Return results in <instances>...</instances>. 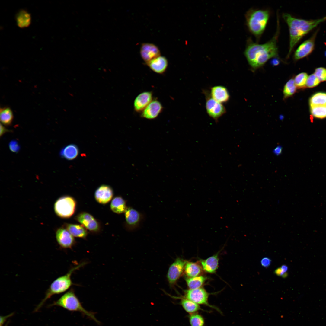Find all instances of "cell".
I'll list each match as a JSON object with an SVG mask.
<instances>
[{"label":"cell","mask_w":326,"mask_h":326,"mask_svg":"<svg viewBox=\"0 0 326 326\" xmlns=\"http://www.w3.org/2000/svg\"><path fill=\"white\" fill-rule=\"evenodd\" d=\"M276 58H275V59H274L273 60V61H272V63L273 65H278V64L279 63V61L278 60V59H276Z\"/></svg>","instance_id":"7bdbcfd3"},{"label":"cell","mask_w":326,"mask_h":326,"mask_svg":"<svg viewBox=\"0 0 326 326\" xmlns=\"http://www.w3.org/2000/svg\"><path fill=\"white\" fill-rule=\"evenodd\" d=\"M308 77L307 74L305 72L301 73L297 75L294 79L297 88L300 89L305 87Z\"/></svg>","instance_id":"d6a6232c"},{"label":"cell","mask_w":326,"mask_h":326,"mask_svg":"<svg viewBox=\"0 0 326 326\" xmlns=\"http://www.w3.org/2000/svg\"><path fill=\"white\" fill-rule=\"evenodd\" d=\"M283 18L288 26L289 32V48L287 58L289 57L295 46L304 36L326 20V17L307 20L295 18L287 13H283Z\"/></svg>","instance_id":"7a4b0ae2"},{"label":"cell","mask_w":326,"mask_h":326,"mask_svg":"<svg viewBox=\"0 0 326 326\" xmlns=\"http://www.w3.org/2000/svg\"><path fill=\"white\" fill-rule=\"evenodd\" d=\"M10 150L13 152L17 153L20 149V146L18 142L16 140H12L9 144Z\"/></svg>","instance_id":"d590c367"},{"label":"cell","mask_w":326,"mask_h":326,"mask_svg":"<svg viewBox=\"0 0 326 326\" xmlns=\"http://www.w3.org/2000/svg\"><path fill=\"white\" fill-rule=\"evenodd\" d=\"M85 264V262H82L72 267L66 274L55 279L50 286L46 292L44 298L35 308L34 312L38 311L45 302L53 296L62 293L68 290L73 284L71 278L72 273Z\"/></svg>","instance_id":"277c9868"},{"label":"cell","mask_w":326,"mask_h":326,"mask_svg":"<svg viewBox=\"0 0 326 326\" xmlns=\"http://www.w3.org/2000/svg\"><path fill=\"white\" fill-rule=\"evenodd\" d=\"M311 113L315 118L323 119L326 117V106L310 107Z\"/></svg>","instance_id":"1f68e13d"},{"label":"cell","mask_w":326,"mask_h":326,"mask_svg":"<svg viewBox=\"0 0 326 326\" xmlns=\"http://www.w3.org/2000/svg\"><path fill=\"white\" fill-rule=\"evenodd\" d=\"M184 298L189 299L200 305H205L213 309L221 314L222 312L216 306L210 304L208 299L210 293L208 292L203 288L195 289H188L184 290Z\"/></svg>","instance_id":"52a82bcc"},{"label":"cell","mask_w":326,"mask_h":326,"mask_svg":"<svg viewBox=\"0 0 326 326\" xmlns=\"http://www.w3.org/2000/svg\"><path fill=\"white\" fill-rule=\"evenodd\" d=\"M203 270L200 264L196 262L187 261L184 269V272L187 277L189 278L201 275Z\"/></svg>","instance_id":"603a6c76"},{"label":"cell","mask_w":326,"mask_h":326,"mask_svg":"<svg viewBox=\"0 0 326 326\" xmlns=\"http://www.w3.org/2000/svg\"><path fill=\"white\" fill-rule=\"evenodd\" d=\"M10 132L9 130L8 129L1 123L0 124V136H3L5 133Z\"/></svg>","instance_id":"f35d334b"},{"label":"cell","mask_w":326,"mask_h":326,"mask_svg":"<svg viewBox=\"0 0 326 326\" xmlns=\"http://www.w3.org/2000/svg\"><path fill=\"white\" fill-rule=\"evenodd\" d=\"M188 318L190 326H205L204 318L198 312L189 314Z\"/></svg>","instance_id":"4dcf8cb0"},{"label":"cell","mask_w":326,"mask_h":326,"mask_svg":"<svg viewBox=\"0 0 326 326\" xmlns=\"http://www.w3.org/2000/svg\"><path fill=\"white\" fill-rule=\"evenodd\" d=\"M5 326H8V324H6L5 325Z\"/></svg>","instance_id":"f6af8a7d"},{"label":"cell","mask_w":326,"mask_h":326,"mask_svg":"<svg viewBox=\"0 0 326 326\" xmlns=\"http://www.w3.org/2000/svg\"><path fill=\"white\" fill-rule=\"evenodd\" d=\"M54 306L61 307L70 311L80 312L98 324H100V322L95 317L94 312L88 311L83 307L72 289L65 293L49 306Z\"/></svg>","instance_id":"5b68a950"},{"label":"cell","mask_w":326,"mask_h":326,"mask_svg":"<svg viewBox=\"0 0 326 326\" xmlns=\"http://www.w3.org/2000/svg\"><path fill=\"white\" fill-rule=\"evenodd\" d=\"M110 206L111 210L117 214L125 212L127 208L125 200L120 197H115L112 201Z\"/></svg>","instance_id":"83f0119b"},{"label":"cell","mask_w":326,"mask_h":326,"mask_svg":"<svg viewBox=\"0 0 326 326\" xmlns=\"http://www.w3.org/2000/svg\"><path fill=\"white\" fill-rule=\"evenodd\" d=\"M320 81L316 76L314 74L308 77L307 80L306 86L308 88H312L318 85Z\"/></svg>","instance_id":"836d02e7"},{"label":"cell","mask_w":326,"mask_h":326,"mask_svg":"<svg viewBox=\"0 0 326 326\" xmlns=\"http://www.w3.org/2000/svg\"><path fill=\"white\" fill-rule=\"evenodd\" d=\"M163 108L159 101L157 99L153 100L141 113V117L150 120L155 119L162 112Z\"/></svg>","instance_id":"7c38bea8"},{"label":"cell","mask_w":326,"mask_h":326,"mask_svg":"<svg viewBox=\"0 0 326 326\" xmlns=\"http://www.w3.org/2000/svg\"><path fill=\"white\" fill-rule=\"evenodd\" d=\"M13 313H12L10 314L9 315H8L7 316H2H2H1V317H0V318H1V320H0V326H2V325L4 324V322H5V321H6V319L7 318H8L9 317H10V316H11L12 315H13Z\"/></svg>","instance_id":"ab89813d"},{"label":"cell","mask_w":326,"mask_h":326,"mask_svg":"<svg viewBox=\"0 0 326 326\" xmlns=\"http://www.w3.org/2000/svg\"><path fill=\"white\" fill-rule=\"evenodd\" d=\"M275 273L278 276H281L283 277H286L287 276V273H284L280 267L278 268L275 271Z\"/></svg>","instance_id":"74e56055"},{"label":"cell","mask_w":326,"mask_h":326,"mask_svg":"<svg viewBox=\"0 0 326 326\" xmlns=\"http://www.w3.org/2000/svg\"><path fill=\"white\" fill-rule=\"evenodd\" d=\"M124 213L127 224L130 226L133 227L137 226L141 219L139 213L131 207L127 208Z\"/></svg>","instance_id":"7402d4cb"},{"label":"cell","mask_w":326,"mask_h":326,"mask_svg":"<svg viewBox=\"0 0 326 326\" xmlns=\"http://www.w3.org/2000/svg\"><path fill=\"white\" fill-rule=\"evenodd\" d=\"M113 194V190L110 186L103 185L99 187L96 191L95 197L98 203L104 204L110 200Z\"/></svg>","instance_id":"d6986e66"},{"label":"cell","mask_w":326,"mask_h":326,"mask_svg":"<svg viewBox=\"0 0 326 326\" xmlns=\"http://www.w3.org/2000/svg\"><path fill=\"white\" fill-rule=\"evenodd\" d=\"M277 18V30L270 40L261 44L253 42L250 38L247 41L244 54L253 71L263 66L270 59L278 57L277 42L280 28Z\"/></svg>","instance_id":"6da1fadb"},{"label":"cell","mask_w":326,"mask_h":326,"mask_svg":"<svg viewBox=\"0 0 326 326\" xmlns=\"http://www.w3.org/2000/svg\"><path fill=\"white\" fill-rule=\"evenodd\" d=\"M320 81H326V69L322 67L315 69L314 74Z\"/></svg>","instance_id":"e575fe53"},{"label":"cell","mask_w":326,"mask_h":326,"mask_svg":"<svg viewBox=\"0 0 326 326\" xmlns=\"http://www.w3.org/2000/svg\"><path fill=\"white\" fill-rule=\"evenodd\" d=\"M219 252L205 259H200V263L203 271L209 273H215L219 266Z\"/></svg>","instance_id":"ac0fdd59"},{"label":"cell","mask_w":326,"mask_h":326,"mask_svg":"<svg viewBox=\"0 0 326 326\" xmlns=\"http://www.w3.org/2000/svg\"><path fill=\"white\" fill-rule=\"evenodd\" d=\"M317 33V31H316L310 38L303 42L298 47L293 54L295 61L305 57L312 52L314 48Z\"/></svg>","instance_id":"30bf717a"},{"label":"cell","mask_w":326,"mask_h":326,"mask_svg":"<svg viewBox=\"0 0 326 326\" xmlns=\"http://www.w3.org/2000/svg\"><path fill=\"white\" fill-rule=\"evenodd\" d=\"M76 219L88 230L96 232L99 229V224L96 219L91 214L86 213H80L76 217Z\"/></svg>","instance_id":"9a60e30c"},{"label":"cell","mask_w":326,"mask_h":326,"mask_svg":"<svg viewBox=\"0 0 326 326\" xmlns=\"http://www.w3.org/2000/svg\"><path fill=\"white\" fill-rule=\"evenodd\" d=\"M148 66L154 72L163 74L166 71L168 66L167 59L161 55L156 57L146 63Z\"/></svg>","instance_id":"2e32d148"},{"label":"cell","mask_w":326,"mask_h":326,"mask_svg":"<svg viewBox=\"0 0 326 326\" xmlns=\"http://www.w3.org/2000/svg\"><path fill=\"white\" fill-rule=\"evenodd\" d=\"M16 20L18 25L23 28L28 27L31 23L30 15L26 11L22 10L17 14Z\"/></svg>","instance_id":"484cf974"},{"label":"cell","mask_w":326,"mask_h":326,"mask_svg":"<svg viewBox=\"0 0 326 326\" xmlns=\"http://www.w3.org/2000/svg\"><path fill=\"white\" fill-rule=\"evenodd\" d=\"M324 55H325V56L326 57V50L325 52Z\"/></svg>","instance_id":"ee69618b"},{"label":"cell","mask_w":326,"mask_h":326,"mask_svg":"<svg viewBox=\"0 0 326 326\" xmlns=\"http://www.w3.org/2000/svg\"><path fill=\"white\" fill-rule=\"evenodd\" d=\"M140 54L146 62L161 55L159 48L155 44L149 43L142 44L140 49Z\"/></svg>","instance_id":"4fadbf2b"},{"label":"cell","mask_w":326,"mask_h":326,"mask_svg":"<svg viewBox=\"0 0 326 326\" xmlns=\"http://www.w3.org/2000/svg\"><path fill=\"white\" fill-rule=\"evenodd\" d=\"M282 151V147L280 146H278L274 149L273 152L275 155H278L281 154Z\"/></svg>","instance_id":"60d3db41"},{"label":"cell","mask_w":326,"mask_h":326,"mask_svg":"<svg viewBox=\"0 0 326 326\" xmlns=\"http://www.w3.org/2000/svg\"><path fill=\"white\" fill-rule=\"evenodd\" d=\"M187 261L178 258L171 265L167 272V277L169 285L174 286L181 277Z\"/></svg>","instance_id":"ba28073f"},{"label":"cell","mask_w":326,"mask_h":326,"mask_svg":"<svg viewBox=\"0 0 326 326\" xmlns=\"http://www.w3.org/2000/svg\"><path fill=\"white\" fill-rule=\"evenodd\" d=\"M271 262V260L267 257L263 258L261 260V265L265 267H268L270 265Z\"/></svg>","instance_id":"8d00e7d4"},{"label":"cell","mask_w":326,"mask_h":326,"mask_svg":"<svg viewBox=\"0 0 326 326\" xmlns=\"http://www.w3.org/2000/svg\"><path fill=\"white\" fill-rule=\"evenodd\" d=\"M280 267L284 273H287V272L288 269V267L287 266L285 265H283Z\"/></svg>","instance_id":"b9f144b4"},{"label":"cell","mask_w":326,"mask_h":326,"mask_svg":"<svg viewBox=\"0 0 326 326\" xmlns=\"http://www.w3.org/2000/svg\"><path fill=\"white\" fill-rule=\"evenodd\" d=\"M14 115L11 109L9 107L0 108V120L1 123L5 126L11 125L13 120Z\"/></svg>","instance_id":"4316f807"},{"label":"cell","mask_w":326,"mask_h":326,"mask_svg":"<svg viewBox=\"0 0 326 326\" xmlns=\"http://www.w3.org/2000/svg\"><path fill=\"white\" fill-rule=\"evenodd\" d=\"M66 229L61 227L56 232V238L59 246L63 248H71L75 243L74 238Z\"/></svg>","instance_id":"8fae6325"},{"label":"cell","mask_w":326,"mask_h":326,"mask_svg":"<svg viewBox=\"0 0 326 326\" xmlns=\"http://www.w3.org/2000/svg\"><path fill=\"white\" fill-rule=\"evenodd\" d=\"M296 89L294 79L293 78L289 79L283 88V99L285 100L292 96L296 92Z\"/></svg>","instance_id":"f546056e"},{"label":"cell","mask_w":326,"mask_h":326,"mask_svg":"<svg viewBox=\"0 0 326 326\" xmlns=\"http://www.w3.org/2000/svg\"><path fill=\"white\" fill-rule=\"evenodd\" d=\"M210 96L216 101L221 104L227 102L230 98V95L227 88L225 86L218 85L211 88Z\"/></svg>","instance_id":"e0dca14e"},{"label":"cell","mask_w":326,"mask_h":326,"mask_svg":"<svg viewBox=\"0 0 326 326\" xmlns=\"http://www.w3.org/2000/svg\"><path fill=\"white\" fill-rule=\"evenodd\" d=\"M207 280V277L201 275L190 278L186 277L185 279V280L189 289H191L201 287Z\"/></svg>","instance_id":"d4e9b609"},{"label":"cell","mask_w":326,"mask_h":326,"mask_svg":"<svg viewBox=\"0 0 326 326\" xmlns=\"http://www.w3.org/2000/svg\"><path fill=\"white\" fill-rule=\"evenodd\" d=\"M309 103L310 107L326 106V93L318 92L315 94L310 98Z\"/></svg>","instance_id":"f1b7e54d"},{"label":"cell","mask_w":326,"mask_h":326,"mask_svg":"<svg viewBox=\"0 0 326 326\" xmlns=\"http://www.w3.org/2000/svg\"><path fill=\"white\" fill-rule=\"evenodd\" d=\"M270 16L266 9H251L245 14L246 24L249 31L259 39L264 31Z\"/></svg>","instance_id":"3957f363"},{"label":"cell","mask_w":326,"mask_h":326,"mask_svg":"<svg viewBox=\"0 0 326 326\" xmlns=\"http://www.w3.org/2000/svg\"><path fill=\"white\" fill-rule=\"evenodd\" d=\"M205 106L209 116L216 122L226 112L225 108L223 104L216 101L210 96L208 95L206 97Z\"/></svg>","instance_id":"9c48e42d"},{"label":"cell","mask_w":326,"mask_h":326,"mask_svg":"<svg viewBox=\"0 0 326 326\" xmlns=\"http://www.w3.org/2000/svg\"><path fill=\"white\" fill-rule=\"evenodd\" d=\"M179 298L181 299L180 304L184 310L189 315L198 312L200 311L208 312H209L208 311L203 309L200 305L189 299L183 297H179Z\"/></svg>","instance_id":"44dd1931"},{"label":"cell","mask_w":326,"mask_h":326,"mask_svg":"<svg viewBox=\"0 0 326 326\" xmlns=\"http://www.w3.org/2000/svg\"><path fill=\"white\" fill-rule=\"evenodd\" d=\"M65 227L74 237L85 238L87 236V231L82 225L67 224Z\"/></svg>","instance_id":"cb8c5ba5"},{"label":"cell","mask_w":326,"mask_h":326,"mask_svg":"<svg viewBox=\"0 0 326 326\" xmlns=\"http://www.w3.org/2000/svg\"><path fill=\"white\" fill-rule=\"evenodd\" d=\"M79 152V149L77 146L72 144L63 147L60 152L59 155L62 158L68 160H72L77 157Z\"/></svg>","instance_id":"ffe728a7"},{"label":"cell","mask_w":326,"mask_h":326,"mask_svg":"<svg viewBox=\"0 0 326 326\" xmlns=\"http://www.w3.org/2000/svg\"><path fill=\"white\" fill-rule=\"evenodd\" d=\"M76 204L75 200L72 197L62 196L56 201L54 206V210L58 216L62 218H68L74 214Z\"/></svg>","instance_id":"8992f818"},{"label":"cell","mask_w":326,"mask_h":326,"mask_svg":"<svg viewBox=\"0 0 326 326\" xmlns=\"http://www.w3.org/2000/svg\"><path fill=\"white\" fill-rule=\"evenodd\" d=\"M152 91H144L140 93L135 98L133 103L135 111L141 113L153 100Z\"/></svg>","instance_id":"5bb4252c"}]
</instances>
